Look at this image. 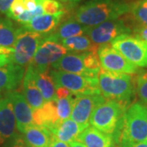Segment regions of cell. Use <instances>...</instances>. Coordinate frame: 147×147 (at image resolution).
I'll use <instances>...</instances> for the list:
<instances>
[{"mask_svg": "<svg viewBox=\"0 0 147 147\" xmlns=\"http://www.w3.org/2000/svg\"><path fill=\"white\" fill-rule=\"evenodd\" d=\"M131 3L117 0H90L79 7L74 18L85 26H95L120 18L130 11Z\"/></svg>", "mask_w": 147, "mask_h": 147, "instance_id": "1", "label": "cell"}, {"mask_svg": "<svg viewBox=\"0 0 147 147\" xmlns=\"http://www.w3.org/2000/svg\"><path fill=\"white\" fill-rule=\"evenodd\" d=\"M127 108L126 105L116 100H108L95 108L90 117L89 124L103 132L113 135L117 144Z\"/></svg>", "mask_w": 147, "mask_h": 147, "instance_id": "2", "label": "cell"}, {"mask_svg": "<svg viewBox=\"0 0 147 147\" xmlns=\"http://www.w3.org/2000/svg\"><path fill=\"white\" fill-rule=\"evenodd\" d=\"M99 88L105 99L116 100L127 107L133 95V81L130 74L100 69Z\"/></svg>", "mask_w": 147, "mask_h": 147, "instance_id": "3", "label": "cell"}, {"mask_svg": "<svg viewBox=\"0 0 147 147\" xmlns=\"http://www.w3.org/2000/svg\"><path fill=\"white\" fill-rule=\"evenodd\" d=\"M146 140H147V105L142 102H136L127 107L123 114L118 143L120 141L140 142Z\"/></svg>", "mask_w": 147, "mask_h": 147, "instance_id": "4", "label": "cell"}, {"mask_svg": "<svg viewBox=\"0 0 147 147\" xmlns=\"http://www.w3.org/2000/svg\"><path fill=\"white\" fill-rule=\"evenodd\" d=\"M56 88L63 87L75 96L82 95L101 94L98 76L69 73L57 69L50 71Z\"/></svg>", "mask_w": 147, "mask_h": 147, "instance_id": "5", "label": "cell"}, {"mask_svg": "<svg viewBox=\"0 0 147 147\" xmlns=\"http://www.w3.org/2000/svg\"><path fill=\"white\" fill-rule=\"evenodd\" d=\"M53 69L69 73L98 76L101 69L97 52L65 54L52 65Z\"/></svg>", "mask_w": 147, "mask_h": 147, "instance_id": "6", "label": "cell"}, {"mask_svg": "<svg viewBox=\"0 0 147 147\" xmlns=\"http://www.w3.org/2000/svg\"><path fill=\"white\" fill-rule=\"evenodd\" d=\"M44 35L28 30L24 27L16 29V38L13 53L10 55L12 63L21 67L31 63L38 46L45 38Z\"/></svg>", "mask_w": 147, "mask_h": 147, "instance_id": "7", "label": "cell"}, {"mask_svg": "<svg viewBox=\"0 0 147 147\" xmlns=\"http://www.w3.org/2000/svg\"><path fill=\"white\" fill-rule=\"evenodd\" d=\"M110 45L131 64L147 68V42L130 34H123L115 38Z\"/></svg>", "mask_w": 147, "mask_h": 147, "instance_id": "8", "label": "cell"}, {"mask_svg": "<svg viewBox=\"0 0 147 147\" xmlns=\"http://www.w3.org/2000/svg\"><path fill=\"white\" fill-rule=\"evenodd\" d=\"M131 29L124 20L118 18L99 24L95 26L88 27L86 35L96 46L108 44L118 36L123 34H130Z\"/></svg>", "mask_w": 147, "mask_h": 147, "instance_id": "9", "label": "cell"}, {"mask_svg": "<svg viewBox=\"0 0 147 147\" xmlns=\"http://www.w3.org/2000/svg\"><path fill=\"white\" fill-rule=\"evenodd\" d=\"M97 55L102 69L109 72L135 74L138 67L128 61L120 53L117 52L110 43L100 45L97 49Z\"/></svg>", "mask_w": 147, "mask_h": 147, "instance_id": "10", "label": "cell"}, {"mask_svg": "<svg viewBox=\"0 0 147 147\" xmlns=\"http://www.w3.org/2000/svg\"><path fill=\"white\" fill-rule=\"evenodd\" d=\"M67 53L68 51L61 42L53 40L47 35L38 46L30 65L38 69H47L49 65L57 62Z\"/></svg>", "mask_w": 147, "mask_h": 147, "instance_id": "11", "label": "cell"}, {"mask_svg": "<svg viewBox=\"0 0 147 147\" xmlns=\"http://www.w3.org/2000/svg\"><path fill=\"white\" fill-rule=\"evenodd\" d=\"M105 97L101 94L82 95L75 96L71 119L79 126L86 129L89 126V119L92 111L96 106L104 103Z\"/></svg>", "mask_w": 147, "mask_h": 147, "instance_id": "12", "label": "cell"}, {"mask_svg": "<svg viewBox=\"0 0 147 147\" xmlns=\"http://www.w3.org/2000/svg\"><path fill=\"white\" fill-rule=\"evenodd\" d=\"M5 96L8 97L12 105L18 131L21 133L28 127L35 125L33 110L24 95L16 91H11Z\"/></svg>", "mask_w": 147, "mask_h": 147, "instance_id": "13", "label": "cell"}, {"mask_svg": "<svg viewBox=\"0 0 147 147\" xmlns=\"http://www.w3.org/2000/svg\"><path fill=\"white\" fill-rule=\"evenodd\" d=\"M16 121L12 105L7 96L0 97V145L15 137Z\"/></svg>", "mask_w": 147, "mask_h": 147, "instance_id": "14", "label": "cell"}, {"mask_svg": "<svg viewBox=\"0 0 147 147\" xmlns=\"http://www.w3.org/2000/svg\"><path fill=\"white\" fill-rule=\"evenodd\" d=\"M65 15V11L62 10L56 14H42L35 16L30 22L22 27L28 30L35 32L44 36L52 34L56 31L58 26L61 25L63 17Z\"/></svg>", "mask_w": 147, "mask_h": 147, "instance_id": "15", "label": "cell"}, {"mask_svg": "<svg viewBox=\"0 0 147 147\" xmlns=\"http://www.w3.org/2000/svg\"><path fill=\"white\" fill-rule=\"evenodd\" d=\"M25 75V69L20 65L10 63L0 67V97L19 87Z\"/></svg>", "mask_w": 147, "mask_h": 147, "instance_id": "16", "label": "cell"}, {"mask_svg": "<svg viewBox=\"0 0 147 147\" xmlns=\"http://www.w3.org/2000/svg\"><path fill=\"white\" fill-rule=\"evenodd\" d=\"M33 116L35 125L47 127L50 131L58 123L62 122L59 119L57 102L55 100L46 101L41 108L33 110Z\"/></svg>", "mask_w": 147, "mask_h": 147, "instance_id": "17", "label": "cell"}, {"mask_svg": "<svg viewBox=\"0 0 147 147\" xmlns=\"http://www.w3.org/2000/svg\"><path fill=\"white\" fill-rule=\"evenodd\" d=\"M23 95L33 110L41 108L45 102L42 93L35 84L34 70L31 65L27 66L26 71L23 78Z\"/></svg>", "mask_w": 147, "mask_h": 147, "instance_id": "18", "label": "cell"}, {"mask_svg": "<svg viewBox=\"0 0 147 147\" xmlns=\"http://www.w3.org/2000/svg\"><path fill=\"white\" fill-rule=\"evenodd\" d=\"M26 147H50L53 135L47 127L30 126L21 132Z\"/></svg>", "mask_w": 147, "mask_h": 147, "instance_id": "19", "label": "cell"}, {"mask_svg": "<svg viewBox=\"0 0 147 147\" xmlns=\"http://www.w3.org/2000/svg\"><path fill=\"white\" fill-rule=\"evenodd\" d=\"M86 147H115L113 135L100 131L93 127H88L77 137Z\"/></svg>", "mask_w": 147, "mask_h": 147, "instance_id": "20", "label": "cell"}, {"mask_svg": "<svg viewBox=\"0 0 147 147\" xmlns=\"http://www.w3.org/2000/svg\"><path fill=\"white\" fill-rule=\"evenodd\" d=\"M83 131V128L75 121L72 119H67L58 123L51 131V133L53 139L69 143L76 140Z\"/></svg>", "mask_w": 147, "mask_h": 147, "instance_id": "21", "label": "cell"}, {"mask_svg": "<svg viewBox=\"0 0 147 147\" xmlns=\"http://www.w3.org/2000/svg\"><path fill=\"white\" fill-rule=\"evenodd\" d=\"M88 29V26L80 24L73 17L61 23L56 31L52 34H49L48 37L53 40L61 42V40L68 38L85 34Z\"/></svg>", "mask_w": 147, "mask_h": 147, "instance_id": "22", "label": "cell"}, {"mask_svg": "<svg viewBox=\"0 0 147 147\" xmlns=\"http://www.w3.org/2000/svg\"><path fill=\"white\" fill-rule=\"evenodd\" d=\"M33 66V65H32ZM34 78L35 84L38 86L40 92L42 93L44 101L55 100L56 87L53 78L47 69H38L33 66Z\"/></svg>", "mask_w": 147, "mask_h": 147, "instance_id": "23", "label": "cell"}, {"mask_svg": "<svg viewBox=\"0 0 147 147\" xmlns=\"http://www.w3.org/2000/svg\"><path fill=\"white\" fill-rule=\"evenodd\" d=\"M66 50L71 53H84L97 52L98 46L91 41L86 34L71 37L61 41Z\"/></svg>", "mask_w": 147, "mask_h": 147, "instance_id": "24", "label": "cell"}, {"mask_svg": "<svg viewBox=\"0 0 147 147\" xmlns=\"http://www.w3.org/2000/svg\"><path fill=\"white\" fill-rule=\"evenodd\" d=\"M16 38V29L9 19L0 18V46L12 47Z\"/></svg>", "mask_w": 147, "mask_h": 147, "instance_id": "25", "label": "cell"}, {"mask_svg": "<svg viewBox=\"0 0 147 147\" xmlns=\"http://www.w3.org/2000/svg\"><path fill=\"white\" fill-rule=\"evenodd\" d=\"M129 12L137 26H147V0H137L131 3Z\"/></svg>", "mask_w": 147, "mask_h": 147, "instance_id": "26", "label": "cell"}, {"mask_svg": "<svg viewBox=\"0 0 147 147\" xmlns=\"http://www.w3.org/2000/svg\"><path fill=\"white\" fill-rule=\"evenodd\" d=\"M74 99H75V96L73 93H71L66 97L55 99L57 102L58 117L61 121L67 119L69 118V116H71Z\"/></svg>", "mask_w": 147, "mask_h": 147, "instance_id": "27", "label": "cell"}, {"mask_svg": "<svg viewBox=\"0 0 147 147\" xmlns=\"http://www.w3.org/2000/svg\"><path fill=\"white\" fill-rule=\"evenodd\" d=\"M136 88L142 103L147 105V71L139 74L136 79Z\"/></svg>", "mask_w": 147, "mask_h": 147, "instance_id": "28", "label": "cell"}, {"mask_svg": "<svg viewBox=\"0 0 147 147\" xmlns=\"http://www.w3.org/2000/svg\"><path fill=\"white\" fill-rule=\"evenodd\" d=\"M42 14H45L44 11H43V8H42L41 3H38L35 10L25 11L23 13H21V15H19L17 17H16L15 21L21 23V25H25V24H26L28 22H30L35 16L42 15Z\"/></svg>", "mask_w": 147, "mask_h": 147, "instance_id": "29", "label": "cell"}, {"mask_svg": "<svg viewBox=\"0 0 147 147\" xmlns=\"http://www.w3.org/2000/svg\"><path fill=\"white\" fill-rule=\"evenodd\" d=\"M25 11H26V7H25L24 0H13L9 10L6 15L8 18L15 20L16 17L21 15Z\"/></svg>", "mask_w": 147, "mask_h": 147, "instance_id": "30", "label": "cell"}, {"mask_svg": "<svg viewBox=\"0 0 147 147\" xmlns=\"http://www.w3.org/2000/svg\"><path fill=\"white\" fill-rule=\"evenodd\" d=\"M41 5L45 14H56L64 10L63 5L57 0H43Z\"/></svg>", "mask_w": 147, "mask_h": 147, "instance_id": "31", "label": "cell"}, {"mask_svg": "<svg viewBox=\"0 0 147 147\" xmlns=\"http://www.w3.org/2000/svg\"><path fill=\"white\" fill-rule=\"evenodd\" d=\"M131 32L133 33L134 36L138 38L147 42V26H135Z\"/></svg>", "mask_w": 147, "mask_h": 147, "instance_id": "32", "label": "cell"}, {"mask_svg": "<svg viewBox=\"0 0 147 147\" xmlns=\"http://www.w3.org/2000/svg\"><path fill=\"white\" fill-rule=\"evenodd\" d=\"M118 144L119 145V147H147V140L140 142L120 141Z\"/></svg>", "mask_w": 147, "mask_h": 147, "instance_id": "33", "label": "cell"}, {"mask_svg": "<svg viewBox=\"0 0 147 147\" xmlns=\"http://www.w3.org/2000/svg\"><path fill=\"white\" fill-rule=\"evenodd\" d=\"M13 0H0V13L7 14Z\"/></svg>", "mask_w": 147, "mask_h": 147, "instance_id": "34", "label": "cell"}, {"mask_svg": "<svg viewBox=\"0 0 147 147\" xmlns=\"http://www.w3.org/2000/svg\"><path fill=\"white\" fill-rule=\"evenodd\" d=\"M71 94V92L69 91L67 88H63V87H60L56 88V96L55 99L57 98H61V97H66Z\"/></svg>", "mask_w": 147, "mask_h": 147, "instance_id": "35", "label": "cell"}, {"mask_svg": "<svg viewBox=\"0 0 147 147\" xmlns=\"http://www.w3.org/2000/svg\"><path fill=\"white\" fill-rule=\"evenodd\" d=\"M24 3L26 11H34L36 9L39 3H38L36 0H24Z\"/></svg>", "mask_w": 147, "mask_h": 147, "instance_id": "36", "label": "cell"}, {"mask_svg": "<svg viewBox=\"0 0 147 147\" xmlns=\"http://www.w3.org/2000/svg\"><path fill=\"white\" fill-rule=\"evenodd\" d=\"M12 63L10 55H0V67Z\"/></svg>", "mask_w": 147, "mask_h": 147, "instance_id": "37", "label": "cell"}, {"mask_svg": "<svg viewBox=\"0 0 147 147\" xmlns=\"http://www.w3.org/2000/svg\"><path fill=\"white\" fill-rule=\"evenodd\" d=\"M13 47H7L0 46V55H11L13 53Z\"/></svg>", "mask_w": 147, "mask_h": 147, "instance_id": "38", "label": "cell"}, {"mask_svg": "<svg viewBox=\"0 0 147 147\" xmlns=\"http://www.w3.org/2000/svg\"><path fill=\"white\" fill-rule=\"evenodd\" d=\"M50 147H69V146L68 144L65 143V142H60L58 140H56V139L53 138V141H52Z\"/></svg>", "mask_w": 147, "mask_h": 147, "instance_id": "39", "label": "cell"}, {"mask_svg": "<svg viewBox=\"0 0 147 147\" xmlns=\"http://www.w3.org/2000/svg\"><path fill=\"white\" fill-rule=\"evenodd\" d=\"M69 147H86L84 143H82L78 140H74L73 142H69Z\"/></svg>", "mask_w": 147, "mask_h": 147, "instance_id": "40", "label": "cell"}, {"mask_svg": "<svg viewBox=\"0 0 147 147\" xmlns=\"http://www.w3.org/2000/svg\"><path fill=\"white\" fill-rule=\"evenodd\" d=\"M13 147H26L25 146V144L23 142V140L22 139H20V138H16L15 140V144Z\"/></svg>", "mask_w": 147, "mask_h": 147, "instance_id": "41", "label": "cell"}, {"mask_svg": "<svg viewBox=\"0 0 147 147\" xmlns=\"http://www.w3.org/2000/svg\"><path fill=\"white\" fill-rule=\"evenodd\" d=\"M37 2H38V3H42V1H43V0H36Z\"/></svg>", "mask_w": 147, "mask_h": 147, "instance_id": "42", "label": "cell"}, {"mask_svg": "<svg viewBox=\"0 0 147 147\" xmlns=\"http://www.w3.org/2000/svg\"><path fill=\"white\" fill-rule=\"evenodd\" d=\"M69 1H72V2H79L80 0H69Z\"/></svg>", "mask_w": 147, "mask_h": 147, "instance_id": "43", "label": "cell"}, {"mask_svg": "<svg viewBox=\"0 0 147 147\" xmlns=\"http://www.w3.org/2000/svg\"><path fill=\"white\" fill-rule=\"evenodd\" d=\"M117 1H122V2H125V3H126V1H125V0H117Z\"/></svg>", "mask_w": 147, "mask_h": 147, "instance_id": "44", "label": "cell"}, {"mask_svg": "<svg viewBox=\"0 0 147 147\" xmlns=\"http://www.w3.org/2000/svg\"><path fill=\"white\" fill-rule=\"evenodd\" d=\"M60 1H62V2H66L67 0H60Z\"/></svg>", "mask_w": 147, "mask_h": 147, "instance_id": "45", "label": "cell"}]
</instances>
